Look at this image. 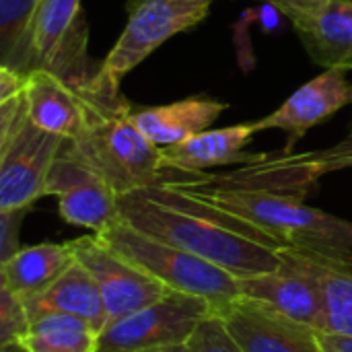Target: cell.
I'll list each match as a JSON object with an SVG mask.
<instances>
[{
  "label": "cell",
  "mask_w": 352,
  "mask_h": 352,
  "mask_svg": "<svg viewBox=\"0 0 352 352\" xmlns=\"http://www.w3.org/2000/svg\"><path fill=\"white\" fill-rule=\"evenodd\" d=\"M31 328V318L25 301L0 287V346L16 344Z\"/></svg>",
  "instance_id": "cell-24"
},
{
  "label": "cell",
  "mask_w": 352,
  "mask_h": 352,
  "mask_svg": "<svg viewBox=\"0 0 352 352\" xmlns=\"http://www.w3.org/2000/svg\"><path fill=\"white\" fill-rule=\"evenodd\" d=\"M217 0H128V21L101 62L99 82L120 89V82L173 35L200 25Z\"/></svg>",
  "instance_id": "cell-7"
},
{
  "label": "cell",
  "mask_w": 352,
  "mask_h": 352,
  "mask_svg": "<svg viewBox=\"0 0 352 352\" xmlns=\"http://www.w3.org/2000/svg\"><path fill=\"white\" fill-rule=\"evenodd\" d=\"M305 256L324 289L328 332L352 334V262L314 252Z\"/></svg>",
  "instance_id": "cell-22"
},
{
  "label": "cell",
  "mask_w": 352,
  "mask_h": 352,
  "mask_svg": "<svg viewBox=\"0 0 352 352\" xmlns=\"http://www.w3.org/2000/svg\"><path fill=\"white\" fill-rule=\"evenodd\" d=\"M0 352H25L23 346L16 342V344H8V346H0Z\"/></svg>",
  "instance_id": "cell-31"
},
{
  "label": "cell",
  "mask_w": 352,
  "mask_h": 352,
  "mask_svg": "<svg viewBox=\"0 0 352 352\" xmlns=\"http://www.w3.org/2000/svg\"><path fill=\"white\" fill-rule=\"evenodd\" d=\"M320 344L324 352H352V334L320 332Z\"/></svg>",
  "instance_id": "cell-29"
},
{
  "label": "cell",
  "mask_w": 352,
  "mask_h": 352,
  "mask_svg": "<svg viewBox=\"0 0 352 352\" xmlns=\"http://www.w3.org/2000/svg\"><path fill=\"white\" fill-rule=\"evenodd\" d=\"M148 352H192V349L186 342V344H171V346H163V349H155Z\"/></svg>",
  "instance_id": "cell-30"
},
{
  "label": "cell",
  "mask_w": 352,
  "mask_h": 352,
  "mask_svg": "<svg viewBox=\"0 0 352 352\" xmlns=\"http://www.w3.org/2000/svg\"><path fill=\"white\" fill-rule=\"evenodd\" d=\"M68 243L72 248L74 260L91 272L101 289L107 324L126 318L169 293L167 287L113 252L95 233L76 237Z\"/></svg>",
  "instance_id": "cell-10"
},
{
  "label": "cell",
  "mask_w": 352,
  "mask_h": 352,
  "mask_svg": "<svg viewBox=\"0 0 352 352\" xmlns=\"http://www.w3.org/2000/svg\"><path fill=\"white\" fill-rule=\"evenodd\" d=\"M351 134H352V120H351Z\"/></svg>",
  "instance_id": "cell-32"
},
{
  "label": "cell",
  "mask_w": 352,
  "mask_h": 352,
  "mask_svg": "<svg viewBox=\"0 0 352 352\" xmlns=\"http://www.w3.org/2000/svg\"><path fill=\"white\" fill-rule=\"evenodd\" d=\"M45 196L58 200L62 221L95 235L120 219V196L99 173L68 148V140L52 167Z\"/></svg>",
  "instance_id": "cell-12"
},
{
  "label": "cell",
  "mask_w": 352,
  "mask_h": 352,
  "mask_svg": "<svg viewBox=\"0 0 352 352\" xmlns=\"http://www.w3.org/2000/svg\"><path fill=\"white\" fill-rule=\"evenodd\" d=\"M99 336L101 330L82 318L43 314L31 322L19 344L25 352H99Z\"/></svg>",
  "instance_id": "cell-21"
},
{
  "label": "cell",
  "mask_w": 352,
  "mask_h": 352,
  "mask_svg": "<svg viewBox=\"0 0 352 352\" xmlns=\"http://www.w3.org/2000/svg\"><path fill=\"white\" fill-rule=\"evenodd\" d=\"M346 105H352V82L344 70L328 68L299 87L278 109L252 124L256 132H287L289 142L285 153H293L295 142L301 140L307 130L330 120Z\"/></svg>",
  "instance_id": "cell-14"
},
{
  "label": "cell",
  "mask_w": 352,
  "mask_h": 352,
  "mask_svg": "<svg viewBox=\"0 0 352 352\" xmlns=\"http://www.w3.org/2000/svg\"><path fill=\"white\" fill-rule=\"evenodd\" d=\"M188 346L192 352H243L219 314H212L196 328V332L188 340Z\"/></svg>",
  "instance_id": "cell-25"
},
{
  "label": "cell",
  "mask_w": 352,
  "mask_h": 352,
  "mask_svg": "<svg viewBox=\"0 0 352 352\" xmlns=\"http://www.w3.org/2000/svg\"><path fill=\"white\" fill-rule=\"evenodd\" d=\"M217 314L243 352H324L316 328L264 301L237 297Z\"/></svg>",
  "instance_id": "cell-13"
},
{
  "label": "cell",
  "mask_w": 352,
  "mask_h": 352,
  "mask_svg": "<svg viewBox=\"0 0 352 352\" xmlns=\"http://www.w3.org/2000/svg\"><path fill=\"white\" fill-rule=\"evenodd\" d=\"M352 167V134L334 146L309 151V153H283L264 155L260 161L241 165L239 169L223 175H208L204 179L227 188H250L270 190L283 194H295L305 198L320 177L351 169Z\"/></svg>",
  "instance_id": "cell-9"
},
{
  "label": "cell",
  "mask_w": 352,
  "mask_h": 352,
  "mask_svg": "<svg viewBox=\"0 0 352 352\" xmlns=\"http://www.w3.org/2000/svg\"><path fill=\"white\" fill-rule=\"evenodd\" d=\"M25 99L29 120L43 132L74 140L80 136L89 116L85 93L70 87L50 70H31L27 74Z\"/></svg>",
  "instance_id": "cell-16"
},
{
  "label": "cell",
  "mask_w": 352,
  "mask_h": 352,
  "mask_svg": "<svg viewBox=\"0 0 352 352\" xmlns=\"http://www.w3.org/2000/svg\"><path fill=\"white\" fill-rule=\"evenodd\" d=\"M41 0H0V64L16 68Z\"/></svg>",
  "instance_id": "cell-23"
},
{
  "label": "cell",
  "mask_w": 352,
  "mask_h": 352,
  "mask_svg": "<svg viewBox=\"0 0 352 352\" xmlns=\"http://www.w3.org/2000/svg\"><path fill=\"white\" fill-rule=\"evenodd\" d=\"M280 258L278 270L239 278V295L264 301L318 332H328L324 289L305 252L285 248Z\"/></svg>",
  "instance_id": "cell-11"
},
{
  "label": "cell",
  "mask_w": 352,
  "mask_h": 352,
  "mask_svg": "<svg viewBox=\"0 0 352 352\" xmlns=\"http://www.w3.org/2000/svg\"><path fill=\"white\" fill-rule=\"evenodd\" d=\"M254 134L256 128L252 122L217 130H204L179 144L161 148L163 161L167 169L184 173L188 177L202 175L206 169L221 165H250L264 157L245 153Z\"/></svg>",
  "instance_id": "cell-15"
},
{
  "label": "cell",
  "mask_w": 352,
  "mask_h": 352,
  "mask_svg": "<svg viewBox=\"0 0 352 352\" xmlns=\"http://www.w3.org/2000/svg\"><path fill=\"white\" fill-rule=\"evenodd\" d=\"M212 314L217 309L204 297L169 291L159 301L107 324L99 336V352H148L186 344Z\"/></svg>",
  "instance_id": "cell-8"
},
{
  "label": "cell",
  "mask_w": 352,
  "mask_h": 352,
  "mask_svg": "<svg viewBox=\"0 0 352 352\" xmlns=\"http://www.w3.org/2000/svg\"><path fill=\"white\" fill-rule=\"evenodd\" d=\"M262 2L285 14L297 29L309 25L328 6L330 0H262Z\"/></svg>",
  "instance_id": "cell-26"
},
{
  "label": "cell",
  "mask_w": 352,
  "mask_h": 352,
  "mask_svg": "<svg viewBox=\"0 0 352 352\" xmlns=\"http://www.w3.org/2000/svg\"><path fill=\"white\" fill-rule=\"evenodd\" d=\"M31 208L21 210H0V264L8 260L21 245H19V231L21 223Z\"/></svg>",
  "instance_id": "cell-27"
},
{
  "label": "cell",
  "mask_w": 352,
  "mask_h": 352,
  "mask_svg": "<svg viewBox=\"0 0 352 352\" xmlns=\"http://www.w3.org/2000/svg\"><path fill=\"white\" fill-rule=\"evenodd\" d=\"M225 109L227 103L223 101L190 97L169 105L132 107V122L151 142L165 148L208 130Z\"/></svg>",
  "instance_id": "cell-18"
},
{
  "label": "cell",
  "mask_w": 352,
  "mask_h": 352,
  "mask_svg": "<svg viewBox=\"0 0 352 352\" xmlns=\"http://www.w3.org/2000/svg\"><path fill=\"white\" fill-rule=\"evenodd\" d=\"M72 262L74 254L68 241L21 245L0 264V287L27 299L50 287Z\"/></svg>",
  "instance_id": "cell-19"
},
{
  "label": "cell",
  "mask_w": 352,
  "mask_h": 352,
  "mask_svg": "<svg viewBox=\"0 0 352 352\" xmlns=\"http://www.w3.org/2000/svg\"><path fill=\"white\" fill-rule=\"evenodd\" d=\"M171 186L188 190L202 200L237 214L283 241L287 248L352 262V221L309 206L301 196L217 186L206 182L204 173L182 177L171 182Z\"/></svg>",
  "instance_id": "cell-3"
},
{
  "label": "cell",
  "mask_w": 352,
  "mask_h": 352,
  "mask_svg": "<svg viewBox=\"0 0 352 352\" xmlns=\"http://www.w3.org/2000/svg\"><path fill=\"white\" fill-rule=\"evenodd\" d=\"M89 29L82 14V0H41L25 41L16 72L50 70L70 87L87 91L95 85L101 62L87 52Z\"/></svg>",
  "instance_id": "cell-6"
},
{
  "label": "cell",
  "mask_w": 352,
  "mask_h": 352,
  "mask_svg": "<svg viewBox=\"0 0 352 352\" xmlns=\"http://www.w3.org/2000/svg\"><path fill=\"white\" fill-rule=\"evenodd\" d=\"M120 219L144 235L200 256L235 278L278 270L287 248L256 225L171 184L120 196Z\"/></svg>",
  "instance_id": "cell-1"
},
{
  "label": "cell",
  "mask_w": 352,
  "mask_h": 352,
  "mask_svg": "<svg viewBox=\"0 0 352 352\" xmlns=\"http://www.w3.org/2000/svg\"><path fill=\"white\" fill-rule=\"evenodd\" d=\"M64 144L66 138L31 124L25 91L0 101V210L33 208L45 196Z\"/></svg>",
  "instance_id": "cell-5"
},
{
  "label": "cell",
  "mask_w": 352,
  "mask_h": 352,
  "mask_svg": "<svg viewBox=\"0 0 352 352\" xmlns=\"http://www.w3.org/2000/svg\"><path fill=\"white\" fill-rule=\"evenodd\" d=\"M97 237L169 291L204 297L217 311L241 297L239 278L227 270L171 243L144 235L122 219L113 221L107 229L97 233Z\"/></svg>",
  "instance_id": "cell-4"
},
{
  "label": "cell",
  "mask_w": 352,
  "mask_h": 352,
  "mask_svg": "<svg viewBox=\"0 0 352 352\" xmlns=\"http://www.w3.org/2000/svg\"><path fill=\"white\" fill-rule=\"evenodd\" d=\"M25 87H27V74L0 64V101L23 93Z\"/></svg>",
  "instance_id": "cell-28"
},
{
  "label": "cell",
  "mask_w": 352,
  "mask_h": 352,
  "mask_svg": "<svg viewBox=\"0 0 352 352\" xmlns=\"http://www.w3.org/2000/svg\"><path fill=\"white\" fill-rule=\"evenodd\" d=\"M295 31L318 66L352 70V0H330L309 25Z\"/></svg>",
  "instance_id": "cell-20"
},
{
  "label": "cell",
  "mask_w": 352,
  "mask_h": 352,
  "mask_svg": "<svg viewBox=\"0 0 352 352\" xmlns=\"http://www.w3.org/2000/svg\"><path fill=\"white\" fill-rule=\"evenodd\" d=\"M23 301L31 322L43 314H68L87 320L97 330L107 326V311L101 289L91 272L76 260L50 287Z\"/></svg>",
  "instance_id": "cell-17"
},
{
  "label": "cell",
  "mask_w": 352,
  "mask_h": 352,
  "mask_svg": "<svg viewBox=\"0 0 352 352\" xmlns=\"http://www.w3.org/2000/svg\"><path fill=\"white\" fill-rule=\"evenodd\" d=\"M80 93L87 97L89 116L80 136L68 140V148L99 173L118 196L188 177L167 169L161 146L151 142L132 122V105L120 89L97 78L91 89Z\"/></svg>",
  "instance_id": "cell-2"
}]
</instances>
